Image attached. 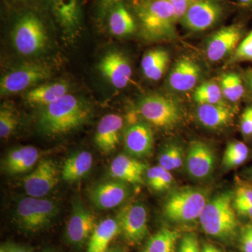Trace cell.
Listing matches in <instances>:
<instances>
[{"label":"cell","instance_id":"6da1fadb","mask_svg":"<svg viewBox=\"0 0 252 252\" xmlns=\"http://www.w3.org/2000/svg\"><path fill=\"white\" fill-rule=\"evenodd\" d=\"M91 114L92 107L86 99L68 94L39 108L38 128L49 137L65 135L89 122Z\"/></svg>","mask_w":252,"mask_h":252},{"label":"cell","instance_id":"7a4b0ae2","mask_svg":"<svg viewBox=\"0 0 252 252\" xmlns=\"http://www.w3.org/2000/svg\"><path fill=\"white\" fill-rule=\"evenodd\" d=\"M130 5L144 39L157 42L176 37L179 20L166 0H132Z\"/></svg>","mask_w":252,"mask_h":252},{"label":"cell","instance_id":"3957f363","mask_svg":"<svg viewBox=\"0 0 252 252\" xmlns=\"http://www.w3.org/2000/svg\"><path fill=\"white\" fill-rule=\"evenodd\" d=\"M233 196L229 191L217 194L209 199L199 217L204 231L223 243H229L238 234V220Z\"/></svg>","mask_w":252,"mask_h":252},{"label":"cell","instance_id":"277c9868","mask_svg":"<svg viewBox=\"0 0 252 252\" xmlns=\"http://www.w3.org/2000/svg\"><path fill=\"white\" fill-rule=\"evenodd\" d=\"M205 189L182 187L172 191L164 203L162 211L173 223H189L199 220L209 200Z\"/></svg>","mask_w":252,"mask_h":252},{"label":"cell","instance_id":"5b68a950","mask_svg":"<svg viewBox=\"0 0 252 252\" xmlns=\"http://www.w3.org/2000/svg\"><path fill=\"white\" fill-rule=\"evenodd\" d=\"M47 41L45 26L37 15L26 11L16 18L11 31V42L18 54L36 56L44 51Z\"/></svg>","mask_w":252,"mask_h":252},{"label":"cell","instance_id":"8992f818","mask_svg":"<svg viewBox=\"0 0 252 252\" xmlns=\"http://www.w3.org/2000/svg\"><path fill=\"white\" fill-rule=\"evenodd\" d=\"M59 211L54 200L30 196L18 201L15 219L23 229L36 231L50 224Z\"/></svg>","mask_w":252,"mask_h":252},{"label":"cell","instance_id":"52a82bcc","mask_svg":"<svg viewBox=\"0 0 252 252\" xmlns=\"http://www.w3.org/2000/svg\"><path fill=\"white\" fill-rule=\"evenodd\" d=\"M139 112L147 122L156 127L172 129L182 119L179 104L170 97L160 94H149L139 101Z\"/></svg>","mask_w":252,"mask_h":252},{"label":"cell","instance_id":"ba28073f","mask_svg":"<svg viewBox=\"0 0 252 252\" xmlns=\"http://www.w3.org/2000/svg\"><path fill=\"white\" fill-rule=\"evenodd\" d=\"M51 74L50 68L42 63H23L1 77L0 94L4 97L27 91L49 79Z\"/></svg>","mask_w":252,"mask_h":252},{"label":"cell","instance_id":"9c48e42d","mask_svg":"<svg viewBox=\"0 0 252 252\" xmlns=\"http://www.w3.org/2000/svg\"><path fill=\"white\" fill-rule=\"evenodd\" d=\"M224 5L220 0H197L180 20L187 31L198 32L216 26L224 16Z\"/></svg>","mask_w":252,"mask_h":252},{"label":"cell","instance_id":"30bf717a","mask_svg":"<svg viewBox=\"0 0 252 252\" xmlns=\"http://www.w3.org/2000/svg\"><path fill=\"white\" fill-rule=\"evenodd\" d=\"M55 22L65 37L74 40L83 27L79 0H44Z\"/></svg>","mask_w":252,"mask_h":252},{"label":"cell","instance_id":"8fae6325","mask_svg":"<svg viewBox=\"0 0 252 252\" xmlns=\"http://www.w3.org/2000/svg\"><path fill=\"white\" fill-rule=\"evenodd\" d=\"M121 233L131 245L140 243L148 233L147 211L143 204L135 203L124 207L117 217Z\"/></svg>","mask_w":252,"mask_h":252},{"label":"cell","instance_id":"7c38bea8","mask_svg":"<svg viewBox=\"0 0 252 252\" xmlns=\"http://www.w3.org/2000/svg\"><path fill=\"white\" fill-rule=\"evenodd\" d=\"M97 69L109 84L118 89L128 85L132 70L130 61L125 54L117 50L106 53L99 60Z\"/></svg>","mask_w":252,"mask_h":252},{"label":"cell","instance_id":"4fadbf2b","mask_svg":"<svg viewBox=\"0 0 252 252\" xmlns=\"http://www.w3.org/2000/svg\"><path fill=\"white\" fill-rule=\"evenodd\" d=\"M216 163L215 152L208 144L200 140L193 141L185 156L187 173L193 179L203 180L213 173Z\"/></svg>","mask_w":252,"mask_h":252},{"label":"cell","instance_id":"5bb4252c","mask_svg":"<svg viewBox=\"0 0 252 252\" xmlns=\"http://www.w3.org/2000/svg\"><path fill=\"white\" fill-rule=\"evenodd\" d=\"M59 182L57 167L53 160L43 159L31 173L23 179V187L29 196L44 198Z\"/></svg>","mask_w":252,"mask_h":252},{"label":"cell","instance_id":"9a60e30c","mask_svg":"<svg viewBox=\"0 0 252 252\" xmlns=\"http://www.w3.org/2000/svg\"><path fill=\"white\" fill-rule=\"evenodd\" d=\"M96 224L95 217L80 200L73 203L72 211L68 221L66 236L74 246H82L90 240Z\"/></svg>","mask_w":252,"mask_h":252},{"label":"cell","instance_id":"2e32d148","mask_svg":"<svg viewBox=\"0 0 252 252\" xmlns=\"http://www.w3.org/2000/svg\"><path fill=\"white\" fill-rule=\"evenodd\" d=\"M243 35L239 24L225 26L217 31L207 41L206 55L211 62H218L234 52Z\"/></svg>","mask_w":252,"mask_h":252},{"label":"cell","instance_id":"e0dca14e","mask_svg":"<svg viewBox=\"0 0 252 252\" xmlns=\"http://www.w3.org/2000/svg\"><path fill=\"white\" fill-rule=\"evenodd\" d=\"M130 194L126 183L115 180L94 186L89 192V198L94 206L100 210H109L124 203Z\"/></svg>","mask_w":252,"mask_h":252},{"label":"cell","instance_id":"ac0fdd59","mask_svg":"<svg viewBox=\"0 0 252 252\" xmlns=\"http://www.w3.org/2000/svg\"><path fill=\"white\" fill-rule=\"evenodd\" d=\"M154 143L153 131L144 123L132 124L124 133V146L131 157H148L152 152Z\"/></svg>","mask_w":252,"mask_h":252},{"label":"cell","instance_id":"d6986e66","mask_svg":"<svg viewBox=\"0 0 252 252\" xmlns=\"http://www.w3.org/2000/svg\"><path fill=\"white\" fill-rule=\"evenodd\" d=\"M200 66L190 58H180L168 77V86L176 92H187L193 89L200 78Z\"/></svg>","mask_w":252,"mask_h":252},{"label":"cell","instance_id":"ffe728a7","mask_svg":"<svg viewBox=\"0 0 252 252\" xmlns=\"http://www.w3.org/2000/svg\"><path fill=\"white\" fill-rule=\"evenodd\" d=\"M70 88L67 81H53L32 88L25 93L23 98L26 103L32 107L41 108L59 100L69 94Z\"/></svg>","mask_w":252,"mask_h":252},{"label":"cell","instance_id":"44dd1931","mask_svg":"<svg viewBox=\"0 0 252 252\" xmlns=\"http://www.w3.org/2000/svg\"><path fill=\"white\" fill-rule=\"evenodd\" d=\"M124 121L117 114H107L99 122L94 135V142L104 153H111L117 148Z\"/></svg>","mask_w":252,"mask_h":252},{"label":"cell","instance_id":"7402d4cb","mask_svg":"<svg viewBox=\"0 0 252 252\" xmlns=\"http://www.w3.org/2000/svg\"><path fill=\"white\" fill-rule=\"evenodd\" d=\"M147 165L137 158L119 154L112 160L109 172L112 178L125 183L139 184L143 180Z\"/></svg>","mask_w":252,"mask_h":252},{"label":"cell","instance_id":"603a6c76","mask_svg":"<svg viewBox=\"0 0 252 252\" xmlns=\"http://www.w3.org/2000/svg\"><path fill=\"white\" fill-rule=\"evenodd\" d=\"M105 19H107L109 32L117 37L132 35L138 29L135 16L124 0L109 9Z\"/></svg>","mask_w":252,"mask_h":252},{"label":"cell","instance_id":"cb8c5ba5","mask_svg":"<svg viewBox=\"0 0 252 252\" xmlns=\"http://www.w3.org/2000/svg\"><path fill=\"white\" fill-rule=\"evenodd\" d=\"M39 151L32 146L17 147L10 151L3 160V170L10 175L31 170L39 159Z\"/></svg>","mask_w":252,"mask_h":252},{"label":"cell","instance_id":"d4e9b609","mask_svg":"<svg viewBox=\"0 0 252 252\" xmlns=\"http://www.w3.org/2000/svg\"><path fill=\"white\" fill-rule=\"evenodd\" d=\"M196 114L200 124L211 129L225 127L231 122L234 116L233 109L225 103L198 104Z\"/></svg>","mask_w":252,"mask_h":252},{"label":"cell","instance_id":"484cf974","mask_svg":"<svg viewBox=\"0 0 252 252\" xmlns=\"http://www.w3.org/2000/svg\"><path fill=\"white\" fill-rule=\"evenodd\" d=\"M120 233V225L117 218L102 220L94 228L89 240L86 252H105L113 239Z\"/></svg>","mask_w":252,"mask_h":252},{"label":"cell","instance_id":"4316f807","mask_svg":"<svg viewBox=\"0 0 252 252\" xmlns=\"http://www.w3.org/2000/svg\"><path fill=\"white\" fill-rule=\"evenodd\" d=\"M170 63V55L166 50L157 48L144 54L141 68L144 77L150 81H158L165 74Z\"/></svg>","mask_w":252,"mask_h":252},{"label":"cell","instance_id":"83f0119b","mask_svg":"<svg viewBox=\"0 0 252 252\" xmlns=\"http://www.w3.org/2000/svg\"><path fill=\"white\" fill-rule=\"evenodd\" d=\"M94 163V158L90 152H79L64 162L62 169L63 180L68 182L80 180L90 171Z\"/></svg>","mask_w":252,"mask_h":252},{"label":"cell","instance_id":"f1b7e54d","mask_svg":"<svg viewBox=\"0 0 252 252\" xmlns=\"http://www.w3.org/2000/svg\"><path fill=\"white\" fill-rule=\"evenodd\" d=\"M180 238L177 230L162 228L149 239L142 252H175Z\"/></svg>","mask_w":252,"mask_h":252},{"label":"cell","instance_id":"f546056e","mask_svg":"<svg viewBox=\"0 0 252 252\" xmlns=\"http://www.w3.org/2000/svg\"><path fill=\"white\" fill-rule=\"evenodd\" d=\"M193 99L198 104L224 103L220 86L214 81H206L195 88Z\"/></svg>","mask_w":252,"mask_h":252},{"label":"cell","instance_id":"4dcf8cb0","mask_svg":"<svg viewBox=\"0 0 252 252\" xmlns=\"http://www.w3.org/2000/svg\"><path fill=\"white\" fill-rule=\"evenodd\" d=\"M220 86L225 99L238 102L243 97L245 89L241 78L235 73H227L220 78Z\"/></svg>","mask_w":252,"mask_h":252},{"label":"cell","instance_id":"1f68e13d","mask_svg":"<svg viewBox=\"0 0 252 252\" xmlns=\"http://www.w3.org/2000/svg\"><path fill=\"white\" fill-rule=\"evenodd\" d=\"M185 157L182 147L179 144L171 143L162 151L158 158V165L167 171H173L182 166Z\"/></svg>","mask_w":252,"mask_h":252},{"label":"cell","instance_id":"d6a6232c","mask_svg":"<svg viewBox=\"0 0 252 252\" xmlns=\"http://www.w3.org/2000/svg\"><path fill=\"white\" fill-rule=\"evenodd\" d=\"M146 178L149 187L158 192L170 189L174 182L171 172L167 171L160 165L147 169Z\"/></svg>","mask_w":252,"mask_h":252},{"label":"cell","instance_id":"836d02e7","mask_svg":"<svg viewBox=\"0 0 252 252\" xmlns=\"http://www.w3.org/2000/svg\"><path fill=\"white\" fill-rule=\"evenodd\" d=\"M248 156L246 144L241 142H230L225 149L222 163L225 168H234L246 161Z\"/></svg>","mask_w":252,"mask_h":252},{"label":"cell","instance_id":"e575fe53","mask_svg":"<svg viewBox=\"0 0 252 252\" xmlns=\"http://www.w3.org/2000/svg\"><path fill=\"white\" fill-rule=\"evenodd\" d=\"M18 117L14 107L8 103H4L0 109V137L9 138L17 129Z\"/></svg>","mask_w":252,"mask_h":252},{"label":"cell","instance_id":"d590c367","mask_svg":"<svg viewBox=\"0 0 252 252\" xmlns=\"http://www.w3.org/2000/svg\"><path fill=\"white\" fill-rule=\"evenodd\" d=\"M252 61V31L240 41L232 54L229 63H235Z\"/></svg>","mask_w":252,"mask_h":252},{"label":"cell","instance_id":"8d00e7d4","mask_svg":"<svg viewBox=\"0 0 252 252\" xmlns=\"http://www.w3.org/2000/svg\"><path fill=\"white\" fill-rule=\"evenodd\" d=\"M177 252H201L197 235L194 233L184 235L180 238Z\"/></svg>","mask_w":252,"mask_h":252},{"label":"cell","instance_id":"74e56055","mask_svg":"<svg viewBox=\"0 0 252 252\" xmlns=\"http://www.w3.org/2000/svg\"><path fill=\"white\" fill-rule=\"evenodd\" d=\"M240 248L243 252H252V223H249L242 228Z\"/></svg>","mask_w":252,"mask_h":252},{"label":"cell","instance_id":"f35d334b","mask_svg":"<svg viewBox=\"0 0 252 252\" xmlns=\"http://www.w3.org/2000/svg\"><path fill=\"white\" fill-rule=\"evenodd\" d=\"M175 9L176 15L178 18L179 22L182 16L185 15L186 11L197 0H166Z\"/></svg>","mask_w":252,"mask_h":252},{"label":"cell","instance_id":"ab89813d","mask_svg":"<svg viewBox=\"0 0 252 252\" xmlns=\"http://www.w3.org/2000/svg\"><path fill=\"white\" fill-rule=\"evenodd\" d=\"M241 130L244 135H252V107H248L244 111L241 119Z\"/></svg>","mask_w":252,"mask_h":252},{"label":"cell","instance_id":"60d3db41","mask_svg":"<svg viewBox=\"0 0 252 252\" xmlns=\"http://www.w3.org/2000/svg\"><path fill=\"white\" fill-rule=\"evenodd\" d=\"M233 203L252 204V188L241 187L237 189Z\"/></svg>","mask_w":252,"mask_h":252},{"label":"cell","instance_id":"b9f144b4","mask_svg":"<svg viewBox=\"0 0 252 252\" xmlns=\"http://www.w3.org/2000/svg\"><path fill=\"white\" fill-rule=\"evenodd\" d=\"M123 0H98L97 4V15L99 20L105 19L109 9L114 5Z\"/></svg>","mask_w":252,"mask_h":252},{"label":"cell","instance_id":"7bdbcfd3","mask_svg":"<svg viewBox=\"0 0 252 252\" xmlns=\"http://www.w3.org/2000/svg\"><path fill=\"white\" fill-rule=\"evenodd\" d=\"M233 206L238 215L252 219V204L233 203Z\"/></svg>","mask_w":252,"mask_h":252},{"label":"cell","instance_id":"ee69618b","mask_svg":"<svg viewBox=\"0 0 252 252\" xmlns=\"http://www.w3.org/2000/svg\"><path fill=\"white\" fill-rule=\"evenodd\" d=\"M201 252H222L220 249L210 243H204L201 248Z\"/></svg>","mask_w":252,"mask_h":252},{"label":"cell","instance_id":"f6af8a7d","mask_svg":"<svg viewBox=\"0 0 252 252\" xmlns=\"http://www.w3.org/2000/svg\"><path fill=\"white\" fill-rule=\"evenodd\" d=\"M5 249L7 252H30L25 248L14 245H8Z\"/></svg>","mask_w":252,"mask_h":252},{"label":"cell","instance_id":"bcb514c9","mask_svg":"<svg viewBox=\"0 0 252 252\" xmlns=\"http://www.w3.org/2000/svg\"><path fill=\"white\" fill-rule=\"evenodd\" d=\"M246 81L252 94V69H249L248 71H247Z\"/></svg>","mask_w":252,"mask_h":252},{"label":"cell","instance_id":"7dc6e473","mask_svg":"<svg viewBox=\"0 0 252 252\" xmlns=\"http://www.w3.org/2000/svg\"><path fill=\"white\" fill-rule=\"evenodd\" d=\"M236 1L243 7L252 9V0H236Z\"/></svg>","mask_w":252,"mask_h":252},{"label":"cell","instance_id":"c3c4849f","mask_svg":"<svg viewBox=\"0 0 252 252\" xmlns=\"http://www.w3.org/2000/svg\"><path fill=\"white\" fill-rule=\"evenodd\" d=\"M104 252H125V251L120 248H113L107 249V250Z\"/></svg>","mask_w":252,"mask_h":252},{"label":"cell","instance_id":"681fc988","mask_svg":"<svg viewBox=\"0 0 252 252\" xmlns=\"http://www.w3.org/2000/svg\"><path fill=\"white\" fill-rule=\"evenodd\" d=\"M11 1H14V2H27V1H30V0H11Z\"/></svg>","mask_w":252,"mask_h":252},{"label":"cell","instance_id":"f907efd6","mask_svg":"<svg viewBox=\"0 0 252 252\" xmlns=\"http://www.w3.org/2000/svg\"><path fill=\"white\" fill-rule=\"evenodd\" d=\"M0 252H7V251H6V250L5 249V248H1V250H0Z\"/></svg>","mask_w":252,"mask_h":252},{"label":"cell","instance_id":"816d5d0a","mask_svg":"<svg viewBox=\"0 0 252 252\" xmlns=\"http://www.w3.org/2000/svg\"><path fill=\"white\" fill-rule=\"evenodd\" d=\"M44 252H54L52 251H50V250H47V251Z\"/></svg>","mask_w":252,"mask_h":252},{"label":"cell","instance_id":"f5cc1de1","mask_svg":"<svg viewBox=\"0 0 252 252\" xmlns=\"http://www.w3.org/2000/svg\"></svg>","mask_w":252,"mask_h":252}]
</instances>
